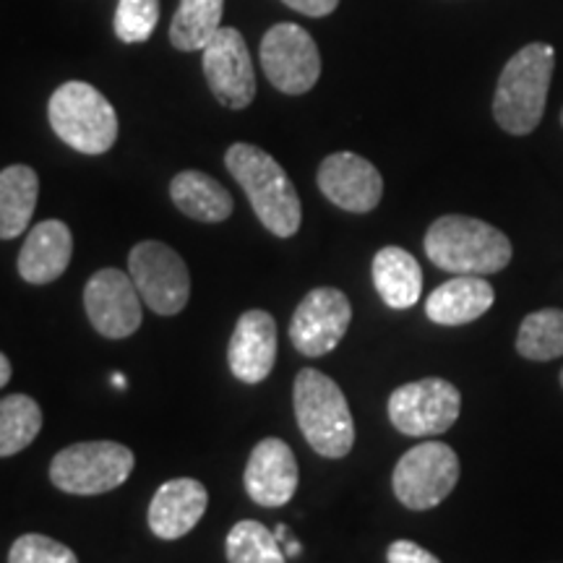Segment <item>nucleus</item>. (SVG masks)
I'll list each match as a JSON object with an SVG mask.
<instances>
[{
    "instance_id": "4",
    "label": "nucleus",
    "mask_w": 563,
    "mask_h": 563,
    "mask_svg": "<svg viewBox=\"0 0 563 563\" xmlns=\"http://www.w3.org/2000/svg\"><path fill=\"white\" fill-rule=\"evenodd\" d=\"M295 418L300 433L316 454L327 460H342L355 443V422L347 399L336 382L316 368H302L292 389Z\"/></svg>"
},
{
    "instance_id": "29",
    "label": "nucleus",
    "mask_w": 563,
    "mask_h": 563,
    "mask_svg": "<svg viewBox=\"0 0 563 563\" xmlns=\"http://www.w3.org/2000/svg\"><path fill=\"white\" fill-rule=\"evenodd\" d=\"M386 561L389 563H441L433 553H428L426 548H420L412 540H394L386 551Z\"/></svg>"
},
{
    "instance_id": "17",
    "label": "nucleus",
    "mask_w": 563,
    "mask_h": 563,
    "mask_svg": "<svg viewBox=\"0 0 563 563\" xmlns=\"http://www.w3.org/2000/svg\"><path fill=\"white\" fill-rule=\"evenodd\" d=\"M209 493L194 477H178L159 485L150 504V527L162 540H178L201 522Z\"/></svg>"
},
{
    "instance_id": "2",
    "label": "nucleus",
    "mask_w": 563,
    "mask_h": 563,
    "mask_svg": "<svg viewBox=\"0 0 563 563\" xmlns=\"http://www.w3.org/2000/svg\"><path fill=\"white\" fill-rule=\"evenodd\" d=\"M426 253L439 269L456 277H485L509 266L511 241L475 217L446 214L426 232Z\"/></svg>"
},
{
    "instance_id": "20",
    "label": "nucleus",
    "mask_w": 563,
    "mask_h": 563,
    "mask_svg": "<svg viewBox=\"0 0 563 563\" xmlns=\"http://www.w3.org/2000/svg\"><path fill=\"white\" fill-rule=\"evenodd\" d=\"M373 285L389 308L405 311L422 295V272L418 258L399 245H386L373 256Z\"/></svg>"
},
{
    "instance_id": "15",
    "label": "nucleus",
    "mask_w": 563,
    "mask_h": 563,
    "mask_svg": "<svg viewBox=\"0 0 563 563\" xmlns=\"http://www.w3.org/2000/svg\"><path fill=\"white\" fill-rule=\"evenodd\" d=\"M245 493L266 509L290 504L298 490V460L282 439H264L253 446L245 464Z\"/></svg>"
},
{
    "instance_id": "7",
    "label": "nucleus",
    "mask_w": 563,
    "mask_h": 563,
    "mask_svg": "<svg viewBox=\"0 0 563 563\" xmlns=\"http://www.w3.org/2000/svg\"><path fill=\"white\" fill-rule=\"evenodd\" d=\"M460 481V456L449 443H418L397 462L391 475L394 496L412 511L439 506Z\"/></svg>"
},
{
    "instance_id": "35",
    "label": "nucleus",
    "mask_w": 563,
    "mask_h": 563,
    "mask_svg": "<svg viewBox=\"0 0 563 563\" xmlns=\"http://www.w3.org/2000/svg\"><path fill=\"white\" fill-rule=\"evenodd\" d=\"M561 123H563V110H561Z\"/></svg>"
},
{
    "instance_id": "16",
    "label": "nucleus",
    "mask_w": 563,
    "mask_h": 563,
    "mask_svg": "<svg viewBox=\"0 0 563 563\" xmlns=\"http://www.w3.org/2000/svg\"><path fill=\"white\" fill-rule=\"evenodd\" d=\"M228 363L243 384H262L277 363V321L266 311H245L230 336Z\"/></svg>"
},
{
    "instance_id": "1",
    "label": "nucleus",
    "mask_w": 563,
    "mask_h": 563,
    "mask_svg": "<svg viewBox=\"0 0 563 563\" xmlns=\"http://www.w3.org/2000/svg\"><path fill=\"white\" fill-rule=\"evenodd\" d=\"M224 165L238 186L249 196L258 222L264 224L272 235L292 238L300 230L302 207L295 191L290 175L285 167L264 152L262 146L253 144H232L224 154Z\"/></svg>"
},
{
    "instance_id": "28",
    "label": "nucleus",
    "mask_w": 563,
    "mask_h": 563,
    "mask_svg": "<svg viewBox=\"0 0 563 563\" xmlns=\"http://www.w3.org/2000/svg\"><path fill=\"white\" fill-rule=\"evenodd\" d=\"M9 563H79L76 553L45 534H21L11 545Z\"/></svg>"
},
{
    "instance_id": "10",
    "label": "nucleus",
    "mask_w": 563,
    "mask_h": 563,
    "mask_svg": "<svg viewBox=\"0 0 563 563\" xmlns=\"http://www.w3.org/2000/svg\"><path fill=\"white\" fill-rule=\"evenodd\" d=\"M264 74L285 95H306L321 76V55L298 24H277L262 40Z\"/></svg>"
},
{
    "instance_id": "27",
    "label": "nucleus",
    "mask_w": 563,
    "mask_h": 563,
    "mask_svg": "<svg viewBox=\"0 0 563 563\" xmlns=\"http://www.w3.org/2000/svg\"><path fill=\"white\" fill-rule=\"evenodd\" d=\"M159 21V0H118L115 34L121 42H146Z\"/></svg>"
},
{
    "instance_id": "34",
    "label": "nucleus",
    "mask_w": 563,
    "mask_h": 563,
    "mask_svg": "<svg viewBox=\"0 0 563 563\" xmlns=\"http://www.w3.org/2000/svg\"><path fill=\"white\" fill-rule=\"evenodd\" d=\"M561 386H563V371H561Z\"/></svg>"
},
{
    "instance_id": "11",
    "label": "nucleus",
    "mask_w": 563,
    "mask_h": 563,
    "mask_svg": "<svg viewBox=\"0 0 563 563\" xmlns=\"http://www.w3.org/2000/svg\"><path fill=\"white\" fill-rule=\"evenodd\" d=\"M203 74L211 95L230 110L249 108L256 97V70H253L249 45L243 34L232 26H222L201 51Z\"/></svg>"
},
{
    "instance_id": "22",
    "label": "nucleus",
    "mask_w": 563,
    "mask_h": 563,
    "mask_svg": "<svg viewBox=\"0 0 563 563\" xmlns=\"http://www.w3.org/2000/svg\"><path fill=\"white\" fill-rule=\"evenodd\" d=\"M40 196V178L32 167L11 165L0 173V241H11L30 228Z\"/></svg>"
},
{
    "instance_id": "30",
    "label": "nucleus",
    "mask_w": 563,
    "mask_h": 563,
    "mask_svg": "<svg viewBox=\"0 0 563 563\" xmlns=\"http://www.w3.org/2000/svg\"><path fill=\"white\" fill-rule=\"evenodd\" d=\"M282 3L290 5L292 11L306 13V16L321 19V16H329V13L340 5V0H282Z\"/></svg>"
},
{
    "instance_id": "3",
    "label": "nucleus",
    "mask_w": 563,
    "mask_h": 563,
    "mask_svg": "<svg viewBox=\"0 0 563 563\" xmlns=\"http://www.w3.org/2000/svg\"><path fill=\"white\" fill-rule=\"evenodd\" d=\"M555 51L548 42H532L506 63L493 97V118L511 136H527L543 121L551 89Z\"/></svg>"
},
{
    "instance_id": "13",
    "label": "nucleus",
    "mask_w": 563,
    "mask_h": 563,
    "mask_svg": "<svg viewBox=\"0 0 563 563\" xmlns=\"http://www.w3.org/2000/svg\"><path fill=\"white\" fill-rule=\"evenodd\" d=\"M84 308L91 327L108 340H125L136 334L141 321V295L131 274L121 269H102L91 274L84 287Z\"/></svg>"
},
{
    "instance_id": "26",
    "label": "nucleus",
    "mask_w": 563,
    "mask_h": 563,
    "mask_svg": "<svg viewBox=\"0 0 563 563\" xmlns=\"http://www.w3.org/2000/svg\"><path fill=\"white\" fill-rule=\"evenodd\" d=\"M224 553L230 563H287V555L274 532L253 519H243L232 527Z\"/></svg>"
},
{
    "instance_id": "21",
    "label": "nucleus",
    "mask_w": 563,
    "mask_h": 563,
    "mask_svg": "<svg viewBox=\"0 0 563 563\" xmlns=\"http://www.w3.org/2000/svg\"><path fill=\"white\" fill-rule=\"evenodd\" d=\"M173 203L196 222H224L235 209L222 183L199 170H183L170 183Z\"/></svg>"
},
{
    "instance_id": "6",
    "label": "nucleus",
    "mask_w": 563,
    "mask_h": 563,
    "mask_svg": "<svg viewBox=\"0 0 563 563\" xmlns=\"http://www.w3.org/2000/svg\"><path fill=\"white\" fill-rule=\"evenodd\" d=\"M136 456L115 441L70 443L51 462V481L58 490L74 496H100L115 490L133 473Z\"/></svg>"
},
{
    "instance_id": "33",
    "label": "nucleus",
    "mask_w": 563,
    "mask_h": 563,
    "mask_svg": "<svg viewBox=\"0 0 563 563\" xmlns=\"http://www.w3.org/2000/svg\"><path fill=\"white\" fill-rule=\"evenodd\" d=\"M112 384H115L118 389H125V376H123V373H115V376H112Z\"/></svg>"
},
{
    "instance_id": "18",
    "label": "nucleus",
    "mask_w": 563,
    "mask_h": 563,
    "mask_svg": "<svg viewBox=\"0 0 563 563\" xmlns=\"http://www.w3.org/2000/svg\"><path fill=\"white\" fill-rule=\"evenodd\" d=\"M74 256V235L60 220L34 224L19 251V274L30 285H47L63 277Z\"/></svg>"
},
{
    "instance_id": "12",
    "label": "nucleus",
    "mask_w": 563,
    "mask_h": 563,
    "mask_svg": "<svg viewBox=\"0 0 563 563\" xmlns=\"http://www.w3.org/2000/svg\"><path fill=\"white\" fill-rule=\"evenodd\" d=\"M352 306L347 295L336 287H316L300 300L290 321V340L306 357H321L332 352L347 334Z\"/></svg>"
},
{
    "instance_id": "25",
    "label": "nucleus",
    "mask_w": 563,
    "mask_h": 563,
    "mask_svg": "<svg viewBox=\"0 0 563 563\" xmlns=\"http://www.w3.org/2000/svg\"><path fill=\"white\" fill-rule=\"evenodd\" d=\"M517 350L527 361H553L563 355V311L543 308L527 316L519 327Z\"/></svg>"
},
{
    "instance_id": "32",
    "label": "nucleus",
    "mask_w": 563,
    "mask_h": 563,
    "mask_svg": "<svg viewBox=\"0 0 563 563\" xmlns=\"http://www.w3.org/2000/svg\"><path fill=\"white\" fill-rule=\"evenodd\" d=\"M282 551H285L287 559H295V555H300V543L295 538H290L285 545H282Z\"/></svg>"
},
{
    "instance_id": "5",
    "label": "nucleus",
    "mask_w": 563,
    "mask_h": 563,
    "mask_svg": "<svg viewBox=\"0 0 563 563\" xmlns=\"http://www.w3.org/2000/svg\"><path fill=\"white\" fill-rule=\"evenodd\" d=\"M53 131L70 150L104 154L118 141V115L100 89L87 81H66L47 104Z\"/></svg>"
},
{
    "instance_id": "8",
    "label": "nucleus",
    "mask_w": 563,
    "mask_h": 563,
    "mask_svg": "<svg viewBox=\"0 0 563 563\" xmlns=\"http://www.w3.org/2000/svg\"><path fill=\"white\" fill-rule=\"evenodd\" d=\"M129 274L141 300L157 316H178L191 298L188 266L170 245L144 241L133 245L129 256Z\"/></svg>"
},
{
    "instance_id": "14",
    "label": "nucleus",
    "mask_w": 563,
    "mask_h": 563,
    "mask_svg": "<svg viewBox=\"0 0 563 563\" xmlns=\"http://www.w3.org/2000/svg\"><path fill=\"white\" fill-rule=\"evenodd\" d=\"M319 188L334 207L352 211V214H365L382 201L384 178L376 165L361 154L336 152L321 162Z\"/></svg>"
},
{
    "instance_id": "23",
    "label": "nucleus",
    "mask_w": 563,
    "mask_h": 563,
    "mask_svg": "<svg viewBox=\"0 0 563 563\" xmlns=\"http://www.w3.org/2000/svg\"><path fill=\"white\" fill-rule=\"evenodd\" d=\"M224 0H180L170 24V42L183 53L203 51L222 30Z\"/></svg>"
},
{
    "instance_id": "19",
    "label": "nucleus",
    "mask_w": 563,
    "mask_h": 563,
    "mask_svg": "<svg viewBox=\"0 0 563 563\" xmlns=\"http://www.w3.org/2000/svg\"><path fill=\"white\" fill-rule=\"evenodd\" d=\"M496 292L483 277H454L435 287L426 300V313L441 327H462L490 311Z\"/></svg>"
},
{
    "instance_id": "31",
    "label": "nucleus",
    "mask_w": 563,
    "mask_h": 563,
    "mask_svg": "<svg viewBox=\"0 0 563 563\" xmlns=\"http://www.w3.org/2000/svg\"><path fill=\"white\" fill-rule=\"evenodd\" d=\"M11 382V361L0 352V389Z\"/></svg>"
},
{
    "instance_id": "9",
    "label": "nucleus",
    "mask_w": 563,
    "mask_h": 563,
    "mask_svg": "<svg viewBox=\"0 0 563 563\" xmlns=\"http://www.w3.org/2000/svg\"><path fill=\"white\" fill-rule=\"evenodd\" d=\"M460 412L462 394L452 382H443V378L405 384L389 397V420L399 433L412 435V439L446 433Z\"/></svg>"
},
{
    "instance_id": "24",
    "label": "nucleus",
    "mask_w": 563,
    "mask_h": 563,
    "mask_svg": "<svg viewBox=\"0 0 563 563\" xmlns=\"http://www.w3.org/2000/svg\"><path fill=\"white\" fill-rule=\"evenodd\" d=\"M42 431V410L26 394L0 399V456L24 452Z\"/></svg>"
}]
</instances>
